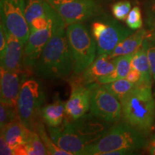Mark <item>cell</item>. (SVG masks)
<instances>
[{
	"mask_svg": "<svg viewBox=\"0 0 155 155\" xmlns=\"http://www.w3.org/2000/svg\"><path fill=\"white\" fill-rule=\"evenodd\" d=\"M131 68H134L139 71L141 74V81L139 83L152 84V73L150 62L144 48L141 45L134 53L131 63ZM138 84V83H137Z\"/></svg>",
	"mask_w": 155,
	"mask_h": 155,
	"instance_id": "21",
	"label": "cell"
},
{
	"mask_svg": "<svg viewBox=\"0 0 155 155\" xmlns=\"http://www.w3.org/2000/svg\"><path fill=\"white\" fill-rule=\"evenodd\" d=\"M101 85L104 88L121 101L134 88L136 84L129 81L127 78H122Z\"/></svg>",
	"mask_w": 155,
	"mask_h": 155,
	"instance_id": "23",
	"label": "cell"
},
{
	"mask_svg": "<svg viewBox=\"0 0 155 155\" xmlns=\"http://www.w3.org/2000/svg\"><path fill=\"white\" fill-rule=\"evenodd\" d=\"M45 94L38 81L25 78L22 82L17 100V108L19 119L31 131L35 130L40 111L43 107Z\"/></svg>",
	"mask_w": 155,
	"mask_h": 155,
	"instance_id": "6",
	"label": "cell"
},
{
	"mask_svg": "<svg viewBox=\"0 0 155 155\" xmlns=\"http://www.w3.org/2000/svg\"><path fill=\"white\" fill-rule=\"evenodd\" d=\"M65 114V103L59 98H55L51 104L43 106L40 116L50 127H57L62 124Z\"/></svg>",
	"mask_w": 155,
	"mask_h": 155,
	"instance_id": "18",
	"label": "cell"
},
{
	"mask_svg": "<svg viewBox=\"0 0 155 155\" xmlns=\"http://www.w3.org/2000/svg\"><path fill=\"white\" fill-rule=\"evenodd\" d=\"M31 131L18 117L1 129V135L15 150L19 145L25 144Z\"/></svg>",
	"mask_w": 155,
	"mask_h": 155,
	"instance_id": "16",
	"label": "cell"
},
{
	"mask_svg": "<svg viewBox=\"0 0 155 155\" xmlns=\"http://www.w3.org/2000/svg\"><path fill=\"white\" fill-rule=\"evenodd\" d=\"M115 68V58H111L108 54L99 55L87 68L78 75V81L71 85H88L97 82L98 78L110 74Z\"/></svg>",
	"mask_w": 155,
	"mask_h": 155,
	"instance_id": "14",
	"label": "cell"
},
{
	"mask_svg": "<svg viewBox=\"0 0 155 155\" xmlns=\"http://www.w3.org/2000/svg\"><path fill=\"white\" fill-rule=\"evenodd\" d=\"M65 22L61 17L34 67L35 73L45 79L63 78L73 71V63L66 37Z\"/></svg>",
	"mask_w": 155,
	"mask_h": 155,
	"instance_id": "1",
	"label": "cell"
},
{
	"mask_svg": "<svg viewBox=\"0 0 155 155\" xmlns=\"http://www.w3.org/2000/svg\"><path fill=\"white\" fill-rule=\"evenodd\" d=\"M61 17V15L57 13L53 18V23L49 27L42 30L30 32V35L24 47L23 63L25 66L34 68L45 46L53 35L56 22Z\"/></svg>",
	"mask_w": 155,
	"mask_h": 155,
	"instance_id": "11",
	"label": "cell"
},
{
	"mask_svg": "<svg viewBox=\"0 0 155 155\" xmlns=\"http://www.w3.org/2000/svg\"><path fill=\"white\" fill-rule=\"evenodd\" d=\"M131 8L130 2L127 0L120 1L112 6V13L118 20H126L128 15L130 12Z\"/></svg>",
	"mask_w": 155,
	"mask_h": 155,
	"instance_id": "26",
	"label": "cell"
},
{
	"mask_svg": "<svg viewBox=\"0 0 155 155\" xmlns=\"http://www.w3.org/2000/svg\"><path fill=\"white\" fill-rule=\"evenodd\" d=\"M142 133L126 122L116 124L99 139L88 145L83 155H105L116 150L134 152L147 145Z\"/></svg>",
	"mask_w": 155,
	"mask_h": 155,
	"instance_id": "4",
	"label": "cell"
},
{
	"mask_svg": "<svg viewBox=\"0 0 155 155\" xmlns=\"http://www.w3.org/2000/svg\"><path fill=\"white\" fill-rule=\"evenodd\" d=\"M7 38L6 34V29L4 25L1 22L0 25V58L5 55L6 49H7Z\"/></svg>",
	"mask_w": 155,
	"mask_h": 155,
	"instance_id": "29",
	"label": "cell"
},
{
	"mask_svg": "<svg viewBox=\"0 0 155 155\" xmlns=\"http://www.w3.org/2000/svg\"><path fill=\"white\" fill-rule=\"evenodd\" d=\"M150 21L152 22V26L155 25V0L152 7V15H151Z\"/></svg>",
	"mask_w": 155,
	"mask_h": 155,
	"instance_id": "33",
	"label": "cell"
},
{
	"mask_svg": "<svg viewBox=\"0 0 155 155\" xmlns=\"http://www.w3.org/2000/svg\"><path fill=\"white\" fill-rule=\"evenodd\" d=\"M142 46L146 51L150 62L152 76L155 80V40L146 38L143 42Z\"/></svg>",
	"mask_w": 155,
	"mask_h": 155,
	"instance_id": "27",
	"label": "cell"
},
{
	"mask_svg": "<svg viewBox=\"0 0 155 155\" xmlns=\"http://www.w3.org/2000/svg\"><path fill=\"white\" fill-rule=\"evenodd\" d=\"M147 147H148V151L150 154L155 155V134L150 142L147 144Z\"/></svg>",
	"mask_w": 155,
	"mask_h": 155,
	"instance_id": "32",
	"label": "cell"
},
{
	"mask_svg": "<svg viewBox=\"0 0 155 155\" xmlns=\"http://www.w3.org/2000/svg\"><path fill=\"white\" fill-rule=\"evenodd\" d=\"M69 25L82 22L94 16L97 10L95 0H46Z\"/></svg>",
	"mask_w": 155,
	"mask_h": 155,
	"instance_id": "10",
	"label": "cell"
},
{
	"mask_svg": "<svg viewBox=\"0 0 155 155\" xmlns=\"http://www.w3.org/2000/svg\"><path fill=\"white\" fill-rule=\"evenodd\" d=\"M133 55L134 53L115 58V68L114 71L110 74L98 78L97 83L105 84L119 79L126 78L131 68V63Z\"/></svg>",
	"mask_w": 155,
	"mask_h": 155,
	"instance_id": "19",
	"label": "cell"
},
{
	"mask_svg": "<svg viewBox=\"0 0 155 155\" xmlns=\"http://www.w3.org/2000/svg\"><path fill=\"white\" fill-rule=\"evenodd\" d=\"M91 106L90 85H72V91L65 103L68 118L77 120L86 116Z\"/></svg>",
	"mask_w": 155,
	"mask_h": 155,
	"instance_id": "12",
	"label": "cell"
},
{
	"mask_svg": "<svg viewBox=\"0 0 155 155\" xmlns=\"http://www.w3.org/2000/svg\"><path fill=\"white\" fill-rule=\"evenodd\" d=\"M126 78L132 83L137 84L141 81V74L139 71L134 68H131Z\"/></svg>",
	"mask_w": 155,
	"mask_h": 155,
	"instance_id": "31",
	"label": "cell"
},
{
	"mask_svg": "<svg viewBox=\"0 0 155 155\" xmlns=\"http://www.w3.org/2000/svg\"><path fill=\"white\" fill-rule=\"evenodd\" d=\"M126 123L143 133L152 129L155 119V101L152 84L138 83L121 101Z\"/></svg>",
	"mask_w": 155,
	"mask_h": 155,
	"instance_id": "3",
	"label": "cell"
},
{
	"mask_svg": "<svg viewBox=\"0 0 155 155\" xmlns=\"http://www.w3.org/2000/svg\"><path fill=\"white\" fill-rule=\"evenodd\" d=\"M19 117L17 106L2 104L0 106V127L1 129Z\"/></svg>",
	"mask_w": 155,
	"mask_h": 155,
	"instance_id": "25",
	"label": "cell"
},
{
	"mask_svg": "<svg viewBox=\"0 0 155 155\" xmlns=\"http://www.w3.org/2000/svg\"><path fill=\"white\" fill-rule=\"evenodd\" d=\"M26 76L21 72L0 68V100L2 104L17 106L22 82Z\"/></svg>",
	"mask_w": 155,
	"mask_h": 155,
	"instance_id": "13",
	"label": "cell"
},
{
	"mask_svg": "<svg viewBox=\"0 0 155 155\" xmlns=\"http://www.w3.org/2000/svg\"><path fill=\"white\" fill-rule=\"evenodd\" d=\"M147 32L144 29H139V30L134 32L116 45L113 51L108 54L109 57L115 58L121 55L134 53L142 45L147 36Z\"/></svg>",
	"mask_w": 155,
	"mask_h": 155,
	"instance_id": "17",
	"label": "cell"
},
{
	"mask_svg": "<svg viewBox=\"0 0 155 155\" xmlns=\"http://www.w3.org/2000/svg\"><path fill=\"white\" fill-rule=\"evenodd\" d=\"M25 7V0H0L1 22L7 32L16 36L24 45L30 35Z\"/></svg>",
	"mask_w": 155,
	"mask_h": 155,
	"instance_id": "8",
	"label": "cell"
},
{
	"mask_svg": "<svg viewBox=\"0 0 155 155\" xmlns=\"http://www.w3.org/2000/svg\"><path fill=\"white\" fill-rule=\"evenodd\" d=\"M40 135L42 141H43L45 146L47 148L48 154L50 155H71L69 152L64 151L57 146L54 141L50 138V135H48L47 131L45 129L43 124L41 121H39L35 127V130Z\"/></svg>",
	"mask_w": 155,
	"mask_h": 155,
	"instance_id": "24",
	"label": "cell"
},
{
	"mask_svg": "<svg viewBox=\"0 0 155 155\" xmlns=\"http://www.w3.org/2000/svg\"><path fill=\"white\" fill-rule=\"evenodd\" d=\"M92 115L107 122H116L122 116L121 101L98 83H91Z\"/></svg>",
	"mask_w": 155,
	"mask_h": 155,
	"instance_id": "9",
	"label": "cell"
},
{
	"mask_svg": "<svg viewBox=\"0 0 155 155\" xmlns=\"http://www.w3.org/2000/svg\"><path fill=\"white\" fill-rule=\"evenodd\" d=\"M106 131L88 115L77 120L64 119L59 127L48 128L52 140L71 155H83L86 147L99 139Z\"/></svg>",
	"mask_w": 155,
	"mask_h": 155,
	"instance_id": "2",
	"label": "cell"
},
{
	"mask_svg": "<svg viewBox=\"0 0 155 155\" xmlns=\"http://www.w3.org/2000/svg\"><path fill=\"white\" fill-rule=\"evenodd\" d=\"M66 37L72 55L73 72L79 75L95 61L96 41L81 22L67 25Z\"/></svg>",
	"mask_w": 155,
	"mask_h": 155,
	"instance_id": "5",
	"label": "cell"
},
{
	"mask_svg": "<svg viewBox=\"0 0 155 155\" xmlns=\"http://www.w3.org/2000/svg\"><path fill=\"white\" fill-rule=\"evenodd\" d=\"M6 34L7 38V49L5 55L1 58V67L9 71L21 72L25 45L7 30Z\"/></svg>",
	"mask_w": 155,
	"mask_h": 155,
	"instance_id": "15",
	"label": "cell"
},
{
	"mask_svg": "<svg viewBox=\"0 0 155 155\" xmlns=\"http://www.w3.org/2000/svg\"><path fill=\"white\" fill-rule=\"evenodd\" d=\"M0 154L1 155H15V150L6 142L3 136L0 137Z\"/></svg>",
	"mask_w": 155,
	"mask_h": 155,
	"instance_id": "30",
	"label": "cell"
},
{
	"mask_svg": "<svg viewBox=\"0 0 155 155\" xmlns=\"http://www.w3.org/2000/svg\"><path fill=\"white\" fill-rule=\"evenodd\" d=\"M126 23L127 26L131 30H138L142 27V18L141 13L139 7L136 6L131 9L126 19Z\"/></svg>",
	"mask_w": 155,
	"mask_h": 155,
	"instance_id": "28",
	"label": "cell"
},
{
	"mask_svg": "<svg viewBox=\"0 0 155 155\" xmlns=\"http://www.w3.org/2000/svg\"><path fill=\"white\" fill-rule=\"evenodd\" d=\"M50 7L46 0H25V17L28 25L33 19L46 16Z\"/></svg>",
	"mask_w": 155,
	"mask_h": 155,
	"instance_id": "22",
	"label": "cell"
},
{
	"mask_svg": "<svg viewBox=\"0 0 155 155\" xmlns=\"http://www.w3.org/2000/svg\"><path fill=\"white\" fill-rule=\"evenodd\" d=\"M91 31L98 55L111 53L119 42L134 32V30L126 28L116 20L95 22Z\"/></svg>",
	"mask_w": 155,
	"mask_h": 155,
	"instance_id": "7",
	"label": "cell"
},
{
	"mask_svg": "<svg viewBox=\"0 0 155 155\" xmlns=\"http://www.w3.org/2000/svg\"><path fill=\"white\" fill-rule=\"evenodd\" d=\"M15 155H46L48 154L40 135L35 131H32L25 144L15 149Z\"/></svg>",
	"mask_w": 155,
	"mask_h": 155,
	"instance_id": "20",
	"label": "cell"
},
{
	"mask_svg": "<svg viewBox=\"0 0 155 155\" xmlns=\"http://www.w3.org/2000/svg\"><path fill=\"white\" fill-rule=\"evenodd\" d=\"M147 38H150V39H154L155 40V25L152 26L151 30L147 32Z\"/></svg>",
	"mask_w": 155,
	"mask_h": 155,
	"instance_id": "34",
	"label": "cell"
}]
</instances>
